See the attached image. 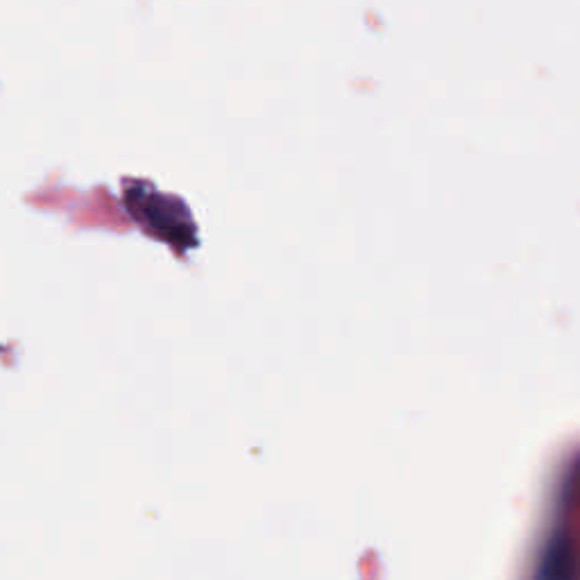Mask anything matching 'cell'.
I'll list each match as a JSON object with an SVG mask.
<instances>
[{
    "label": "cell",
    "mask_w": 580,
    "mask_h": 580,
    "mask_svg": "<svg viewBox=\"0 0 580 580\" xmlns=\"http://www.w3.org/2000/svg\"><path fill=\"white\" fill-rule=\"evenodd\" d=\"M574 551L565 533L551 537L535 580H574Z\"/></svg>",
    "instance_id": "6da1fadb"
}]
</instances>
